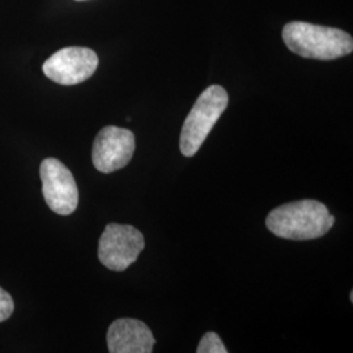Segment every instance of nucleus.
<instances>
[{
  "mask_svg": "<svg viewBox=\"0 0 353 353\" xmlns=\"http://www.w3.org/2000/svg\"><path fill=\"white\" fill-rule=\"evenodd\" d=\"M335 224V216L323 203L312 199L283 204L272 210L265 225L275 236L293 241L316 240Z\"/></svg>",
  "mask_w": 353,
  "mask_h": 353,
  "instance_id": "nucleus-1",
  "label": "nucleus"
},
{
  "mask_svg": "<svg viewBox=\"0 0 353 353\" xmlns=\"http://www.w3.org/2000/svg\"><path fill=\"white\" fill-rule=\"evenodd\" d=\"M283 39L292 52L306 59L332 61L353 51V38L347 32L303 21L284 26Z\"/></svg>",
  "mask_w": 353,
  "mask_h": 353,
  "instance_id": "nucleus-2",
  "label": "nucleus"
},
{
  "mask_svg": "<svg viewBox=\"0 0 353 353\" xmlns=\"http://www.w3.org/2000/svg\"><path fill=\"white\" fill-rule=\"evenodd\" d=\"M229 96L220 85H211L202 92L182 127L179 148L183 156L192 157L227 109Z\"/></svg>",
  "mask_w": 353,
  "mask_h": 353,
  "instance_id": "nucleus-3",
  "label": "nucleus"
},
{
  "mask_svg": "<svg viewBox=\"0 0 353 353\" xmlns=\"http://www.w3.org/2000/svg\"><path fill=\"white\" fill-rule=\"evenodd\" d=\"M144 246V236L137 228L113 223L102 233L99 259L106 268L122 272L137 262Z\"/></svg>",
  "mask_w": 353,
  "mask_h": 353,
  "instance_id": "nucleus-4",
  "label": "nucleus"
},
{
  "mask_svg": "<svg viewBox=\"0 0 353 353\" xmlns=\"http://www.w3.org/2000/svg\"><path fill=\"white\" fill-rule=\"evenodd\" d=\"M43 198L55 214H74L79 204V190L71 170L57 159H45L39 166Z\"/></svg>",
  "mask_w": 353,
  "mask_h": 353,
  "instance_id": "nucleus-5",
  "label": "nucleus"
},
{
  "mask_svg": "<svg viewBox=\"0 0 353 353\" xmlns=\"http://www.w3.org/2000/svg\"><path fill=\"white\" fill-rule=\"evenodd\" d=\"M99 67V57L88 48L70 46L57 51L43 63V74L61 85H76L88 80Z\"/></svg>",
  "mask_w": 353,
  "mask_h": 353,
  "instance_id": "nucleus-6",
  "label": "nucleus"
},
{
  "mask_svg": "<svg viewBox=\"0 0 353 353\" xmlns=\"http://www.w3.org/2000/svg\"><path fill=\"white\" fill-rule=\"evenodd\" d=\"M135 152V135L132 131L121 127L106 126L97 134L92 161L101 173H113L125 168Z\"/></svg>",
  "mask_w": 353,
  "mask_h": 353,
  "instance_id": "nucleus-7",
  "label": "nucleus"
},
{
  "mask_svg": "<svg viewBox=\"0 0 353 353\" xmlns=\"http://www.w3.org/2000/svg\"><path fill=\"white\" fill-rule=\"evenodd\" d=\"M106 341L110 353H151L156 343L150 327L134 318L114 321Z\"/></svg>",
  "mask_w": 353,
  "mask_h": 353,
  "instance_id": "nucleus-8",
  "label": "nucleus"
},
{
  "mask_svg": "<svg viewBox=\"0 0 353 353\" xmlns=\"http://www.w3.org/2000/svg\"><path fill=\"white\" fill-rule=\"evenodd\" d=\"M198 353H227L228 350L216 332L204 334L196 348Z\"/></svg>",
  "mask_w": 353,
  "mask_h": 353,
  "instance_id": "nucleus-9",
  "label": "nucleus"
},
{
  "mask_svg": "<svg viewBox=\"0 0 353 353\" xmlns=\"http://www.w3.org/2000/svg\"><path fill=\"white\" fill-rule=\"evenodd\" d=\"M13 310H14V303L11 294L0 287V322L7 321L10 316H12Z\"/></svg>",
  "mask_w": 353,
  "mask_h": 353,
  "instance_id": "nucleus-10",
  "label": "nucleus"
},
{
  "mask_svg": "<svg viewBox=\"0 0 353 353\" xmlns=\"http://www.w3.org/2000/svg\"><path fill=\"white\" fill-rule=\"evenodd\" d=\"M350 300H351V303H353V292H351V294H350Z\"/></svg>",
  "mask_w": 353,
  "mask_h": 353,
  "instance_id": "nucleus-11",
  "label": "nucleus"
},
{
  "mask_svg": "<svg viewBox=\"0 0 353 353\" xmlns=\"http://www.w3.org/2000/svg\"><path fill=\"white\" fill-rule=\"evenodd\" d=\"M76 1H83V0H76Z\"/></svg>",
  "mask_w": 353,
  "mask_h": 353,
  "instance_id": "nucleus-12",
  "label": "nucleus"
}]
</instances>
